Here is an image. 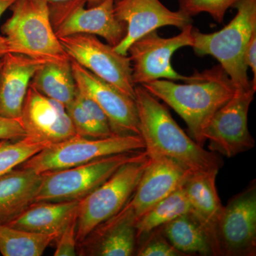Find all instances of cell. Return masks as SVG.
I'll return each instance as SVG.
<instances>
[{
  "mask_svg": "<svg viewBox=\"0 0 256 256\" xmlns=\"http://www.w3.org/2000/svg\"><path fill=\"white\" fill-rule=\"evenodd\" d=\"M184 84L158 79L142 84L152 95L181 116L192 139L203 146V133L214 114L235 94V86L218 64L204 72L195 70Z\"/></svg>",
  "mask_w": 256,
  "mask_h": 256,
  "instance_id": "6da1fadb",
  "label": "cell"
},
{
  "mask_svg": "<svg viewBox=\"0 0 256 256\" xmlns=\"http://www.w3.org/2000/svg\"><path fill=\"white\" fill-rule=\"evenodd\" d=\"M142 152L120 153L73 168L42 173L34 202H79L98 188L122 165L136 159Z\"/></svg>",
  "mask_w": 256,
  "mask_h": 256,
  "instance_id": "52a82bcc",
  "label": "cell"
},
{
  "mask_svg": "<svg viewBox=\"0 0 256 256\" xmlns=\"http://www.w3.org/2000/svg\"><path fill=\"white\" fill-rule=\"evenodd\" d=\"M0 116L20 119L24 101L34 75L46 62L22 54L8 53L2 57Z\"/></svg>",
  "mask_w": 256,
  "mask_h": 256,
  "instance_id": "e0dca14e",
  "label": "cell"
},
{
  "mask_svg": "<svg viewBox=\"0 0 256 256\" xmlns=\"http://www.w3.org/2000/svg\"><path fill=\"white\" fill-rule=\"evenodd\" d=\"M26 136L20 119L8 118L0 116V140H18Z\"/></svg>",
  "mask_w": 256,
  "mask_h": 256,
  "instance_id": "1f68e13d",
  "label": "cell"
},
{
  "mask_svg": "<svg viewBox=\"0 0 256 256\" xmlns=\"http://www.w3.org/2000/svg\"><path fill=\"white\" fill-rule=\"evenodd\" d=\"M48 3L60 2L66 1V0H46ZM105 0H86L87 5L88 8H92V6H98L101 4L102 2Z\"/></svg>",
  "mask_w": 256,
  "mask_h": 256,
  "instance_id": "e575fe53",
  "label": "cell"
},
{
  "mask_svg": "<svg viewBox=\"0 0 256 256\" xmlns=\"http://www.w3.org/2000/svg\"><path fill=\"white\" fill-rule=\"evenodd\" d=\"M30 85L66 108L74 100L76 92L70 58L42 64L34 75Z\"/></svg>",
  "mask_w": 256,
  "mask_h": 256,
  "instance_id": "7402d4cb",
  "label": "cell"
},
{
  "mask_svg": "<svg viewBox=\"0 0 256 256\" xmlns=\"http://www.w3.org/2000/svg\"><path fill=\"white\" fill-rule=\"evenodd\" d=\"M66 110L72 120L77 136L98 138L90 116L76 96L74 100L66 108Z\"/></svg>",
  "mask_w": 256,
  "mask_h": 256,
  "instance_id": "f546056e",
  "label": "cell"
},
{
  "mask_svg": "<svg viewBox=\"0 0 256 256\" xmlns=\"http://www.w3.org/2000/svg\"><path fill=\"white\" fill-rule=\"evenodd\" d=\"M42 174L18 166L0 176V224H8L34 202Z\"/></svg>",
  "mask_w": 256,
  "mask_h": 256,
  "instance_id": "ffe728a7",
  "label": "cell"
},
{
  "mask_svg": "<svg viewBox=\"0 0 256 256\" xmlns=\"http://www.w3.org/2000/svg\"><path fill=\"white\" fill-rule=\"evenodd\" d=\"M78 201L36 202L6 225L32 233L58 234L77 214Z\"/></svg>",
  "mask_w": 256,
  "mask_h": 256,
  "instance_id": "44dd1931",
  "label": "cell"
},
{
  "mask_svg": "<svg viewBox=\"0 0 256 256\" xmlns=\"http://www.w3.org/2000/svg\"><path fill=\"white\" fill-rule=\"evenodd\" d=\"M77 88L105 112L114 136H140L136 100L70 60Z\"/></svg>",
  "mask_w": 256,
  "mask_h": 256,
  "instance_id": "5bb4252c",
  "label": "cell"
},
{
  "mask_svg": "<svg viewBox=\"0 0 256 256\" xmlns=\"http://www.w3.org/2000/svg\"><path fill=\"white\" fill-rule=\"evenodd\" d=\"M118 1V0H116V2Z\"/></svg>",
  "mask_w": 256,
  "mask_h": 256,
  "instance_id": "8d00e7d4",
  "label": "cell"
},
{
  "mask_svg": "<svg viewBox=\"0 0 256 256\" xmlns=\"http://www.w3.org/2000/svg\"><path fill=\"white\" fill-rule=\"evenodd\" d=\"M240 0H178L180 11L192 18L202 12L210 14L217 22L222 23L227 10Z\"/></svg>",
  "mask_w": 256,
  "mask_h": 256,
  "instance_id": "4316f807",
  "label": "cell"
},
{
  "mask_svg": "<svg viewBox=\"0 0 256 256\" xmlns=\"http://www.w3.org/2000/svg\"><path fill=\"white\" fill-rule=\"evenodd\" d=\"M16 0H0V18L6 10L10 9ZM10 53L8 41L4 36H0V57Z\"/></svg>",
  "mask_w": 256,
  "mask_h": 256,
  "instance_id": "836d02e7",
  "label": "cell"
},
{
  "mask_svg": "<svg viewBox=\"0 0 256 256\" xmlns=\"http://www.w3.org/2000/svg\"><path fill=\"white\" fill-rule=\"evenodd\" d=\"M144 150L140 136L92 138L76 136L52 144L20 165L38 174L73 168L104 156Z\"/></svg>",
  "mask_w": 256,
  "mask_h": 256,
  "instance_id": "8992f818",
  "label": "cell"
},
{
  "mask_svg": "<svg viewBox=\"0 0 256 256\" xmlns=\"http://www.w3.org/2000/svg\"><path fill=\"white\" fill-rule=\"evenodd\" d=\"M76 98L90 116L98 138H108L114 136L111 130L107 116L95 101L89 96L80 92L77 87Z\"/></svg>",
  "mask_w": 256,
  "mask_h": 256,
  "instance_id": "f1b7e54d",
  "label": "cell"
},
{
  "mask_svg": "<svg viewBox=\"0 0 256 256\" xmlns=\"http://www.w3.org/2000/svg\"><path fill=\"white\" fill-rule=\"evenodd\" d=\"M10 10L12 14L1 28L10 53L45 60L69 58L54 32L46 0H16Z\"/></svg>",
  "mask_w": 256,
  "mask_h": 256,
  "instance_id": "277c9868",
  "label": "cell"
},
{
  "mask_svg": "<svg viewBox=\"0 0 256 256\" xmlns=\"http://www.w3.org/2000/svg\"><path fill=\"white\" fill-rule=\"evenodd\" d=\"M2 65V57H0V70H1Z\"/></svg>",
  "mask_w": 256,
  "mask_h": 256,
  "instance_id": "d590c367",
  "label": "cell"
},
{
  "mask_svg": "<svg viewBox=\"0 0 256 256\" xmlns=\"http://www.w3.org/2000/svg\"><path fill=\"white\" fill-rule=\"evenodd\" d=\"M50 144L30 137L0 140V176L18 168Z\"/></svg>",
  "mask_w": 256,
  "mask_h": 256,
  "instance_id": "484cf974",
  "label": "cell"
},
{
  "mask_svg": "<svg viewBox=\"0 0 256 256\" xmlns=\"http://www.w3.org/2000/svg\"><path fill=\"white\" fill-rule=\"evenodd\" d=\"M192 174L188 168L171 158H150L132 196L116 214L136 226L141 216L182 188Z\"/></svg>",
  "mask_w": 256,
  "mask_h": 256,
  "instance_id": "4fadbf2b",
  "label": "cell"
},
{
  "mask_svg": "<svg viewBox=\"0 0 256 256\" xmlns=\"http://www.w3.org/2000/svg\"><path fill=\"white\" fill-rule=\"evenodd\" d=\"M190 212V205L184 185L158 202L136 224L138 239L152 230Z\"/></svg>",
  "mask_w": 256,
  "mask_h": 256,
  "instance_id": "d4e9b609",
  "label": "cell"
},
{
  "mask_svg": "<svg viewBox=\"0 0 256 256\" xmlns=\"http://www.w3.org/2000/svg\"><path fill=\"white\" fill-rule=\"evenodd\" d=\"M134 256H186L183 252H178L156 228L150 233L138 239Z\"/></svg>",
  "mask_w": 256,
  "mask_h": 256,
  "instance_id": "83f0119b",
  "label": "cell"
},
{
  "mask_svg": "<svg viewBox=\"0 0 256 256\" xmlns=\"http://www.w3.org/2000/svg\"><path fill=\"white\" fill-rule=\"evenodd\" d=\"M114 14L127 28L126 36L114 50L128 55L130 46L158 28L172 26L182 30L192 24V18L181 11H172L160 0H118L114 2Z\"/></svg>",
  "mask_w": 256,
  "mask_h": 256,
  "instance_id": "9a60e30c",
  "label": "cell"
},
{
  "mask_svg": "<svg viewBox=\"0 0 256 256\" xmlns=\"http://www.w3.org/2000/svg\"><path fill=\"white\" fill-rule=\"evenodd\" d=\"M138 246L134 224L114 214L96 227L77 245L82 256H134Z\"/></svg>",
  "mask_w": 256,
  "mask_h": 256,
  "instance_id": "ac0fdd59",
  "label": "cell"
},
{
  "mask_svg": "<svg viewBox=\"0 0 256 256\" xmlns=\"http://www.w3.org/2000/svg\"><path fill=\"white\" fill-rule=\"evenodd\" d=\"M20 122L26 137L50 144L77 136L66 108L31 85L24 101Z\"/></svg>",
  "mask_w": 256,
  "mask_h": 256,
  "instance_id": "2e32d148",
  "label": "cell"
},
{
  "mask_svg": "<svg viewBox=\"0 0 256 256\" xmlns=\"http://www.w3.org/2000/svg\"><path fill=\"white\" fill-rule=\"evenodd\" d=\"M192 24L185 26L176 36L164 38L158 30L150 32L133 42L128 50L132 67L134 85L158 80H185L188 76L178 73L173 68L171 58L178 48L192 46Z\"/></svg>",
  "mask_w": 256,
  "mask_h": 256,
  "instance_id": "30bf717a",
  "label": "cell"
},
{
  "mask_svg": "<svg viewBox=\"0 0 256 256\" xmlns=\"http://www.w3.org/2000/svg\"><path fill=\"white\" fill-rule=\"evenodd\" d=\"M217 174V172L192 173L184 184L190 212L210 238L214 256H218L216 228L224 207L216 186Z\"/></svg>",
  "mask_w": 256,
  "mask_h": 256,
  "instance_id": "d6986e66",
  "label": "cell"
},
{
  "mask_svg": "<svg viewBox=\"0 0 256 256\" xmlns=\"http://www.w3.org/2000/svg\"><path fill=\"white\" fill-rule=\"evenodd\" d=\"M218 256L256 255V181L223 207L216 228Z\"/></svg>",
  "mask_w": 256,
  "mask_h": 256,
  "instance_id": "8fae6325",
  "label": "cell"
},
{
  "mask_svg": "<svg viewBox=\"0 0 256 256\" xmlns=\"http://www.w3.org/2000/svg\"><path fill=\"white\" fill-rule=\"evenodd\" d=\"M77 214L66 226L56 239L54 256H75L77 254Z\"/></svg>",
  "mask_w": 256,
  "mask_h": 256,
  "instance_id": "4dcf8cb0",
  "label": "cell"
},
{
  "mask_svg": "<svg viewBox=\"0 0 256 256\" xmlns=\"http://www.w3.org/2000/svg\"><path fill=\"white\" fill-rule=\"evenodd\" d=\"M116 0H105L98 6L86 9V0H66L48 3L50 20L58 38L87 34L104 38L114 47L124 40L126 24L114 14Z\"/></svg>",
  "mask_w": 256,
  "mask_h": 256,
  "instance_id": "ba28073f",
  "label": "cell"
},
{
  "mask_svg": "<svg viewBox=\"0 0 256 256\" xmlns=\"http://www.w3.org/2000/svg\"><path fill=\"white\" fill-rule=\"evenodd\" d=\"M234 8L237 14L220 31L204 34L192 28V47L197 56L214 57L237 90H256L244 62L248 44L256 32V0H240Z\"/></svg>",
  "mask_w": 256,
  "mask_h": 256,
  "instance_id": "3957f363",
  "label": "cell"
},
{
  "mask_svg": "<svg viewBox=\"0 0 256 256\" xmlns=\"http://www.w3.org/2000/svg\"><path fill=\"white\" fill-rule=\"evenodd\" d=\"M58 40L70 60L134 99L136 85L128 55L118 53L95 35L77 34Z\"/></svg>",
  "mask_w": 256,
  "mask_h": 256,
  "instance_id": "9c48e42d",
  "label": "cell"
},
{
  "mask_svg": "<svg viewBox=\"0 0 256 256\" xmlns=\"http://www.w3.org/2000/svg\"><path fill=\"white\" fill-rule=\"evenodd\" d=\"M165 238L178 250L188 256H214L210 238L201 224L190 212L158 228Z\"/></svg>",
  "mask_w": 256,
  "mask_h": 256,
  "instance_id": "603a6c76",
  "label": "cell"
},
{
  "mask_svg": "<svg viewBox=\"0 0 256 256\" xmlns=\"http://www.w3.org/2000/svg\"><path fill=\"white\" fill-rule=\"evenodd\" d=\"M58 234L32 233L0 224V252L4 256H41Z\"/></svg>",
  "mask_w": 256,
  "mask_h": 256,
  "instance_id": "cb8c5ba5",
  "label": "cell"
},
{
  "mask_svg": "<svg viewBox=\"0 0 256 256\" xmlns=\"http://www.w3.org/2000/svg\"><path fill=\"white\" fill-rule=\"evenodd\" d=\"M134 94L140 134L150 158H171L192 173L218 172L224 162L217 153L206 150L188 137L166 106L142 86H136Z\"/></svg>",
  "mask_w": 256,
  "mask_h": 256,
  "instance_id": "7a4b0ae2",
  "label": "cell"
},
{
  "mask_svg": "<svg viewBox=\"0 0 256 256\" xmlns=\"http://www.w3.org/2000/svg\"><path fill=\"white\" fill-rule=\"evenodd\" d=\"M256 90H236L235 94L218 109L204 131L210 141V151L230 158L252 149L255 140L248 130V116Z\"/></svg>",
  "mask_w": 256,
  "mask_h": 256,
  "instance_id": "7c38bea8",
  "label": "cell"
},
{
  "mask_svg": "<svg viewBox=\"0 0 256 256\" xmlns=\"http://www.w3.org/2000/svg\"><path fill=\"white\" fill-rule=\"evenodd\" d=\"M150 158L140 156L120 166L98 188L79 201L76 239L79 244L102 222L116 214L132 196Z\"/></svg>",
  "mask_w": 256,
  "mask_h": 256,
  "instance_id": "5b68a950",
  "label": "cell"
},
{
  "mask_svg": "<svg viewBox=\"0 0 256 256\" xmlns=\"http://www.w3.org/2000/svg\"><path fill=\"white\" fill-rule=\"evenodd\" d=\"M244 62L248 68L252 69L254 79L250 82L252 86L256 89V32L252 34L248 44L244 56Z\"/></svg>",
  "mask_w": 256,
  "mask_h": 256,
  "instance_id": "d6a6232c",
  "label": "cell"
}]
</instances>
